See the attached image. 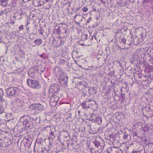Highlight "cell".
<instances>
[{
	"label": "cell",
	"mask_w": 153,
	"mask_h": 153,
	"mask_svg": "<svg viewBox=\"0 0 153 153\" xmlns=\"http://www.w3.org/2000/svg\"><path fill=\"white\" fill-rule=\"evenodd\" d=\"M3 112V109L1 106H0V114L2 113Z\"/></svg>",
	"instance_id": "cell-37"
},
{
	"label": "cell",
	"mask_w": 153,
	"mask_h": 153,
	"mask_svg": "<svg viewBox=\"0 0 153 153\" xmlns=\"http://www.w3.org/2000/svg\"><path fill=\"white\" fill-rule=\"evenodd\" d=\"M115 42L117 46L122 50L129 49L132 45L133 35L128 28H121L117 31L115 36Z\"/></svg>",
	"instance_id": "cell-6"
},
{
	"label": "cell",
	"mask_w": 153,
	"mask_h": 153,
	"mask_svg": "<svg viewBox=\"0 0 153 153\" xmlns=\"http://www.w3.org/2000/svg\"><path fill=\"white\" fill-rule=\"evenodd\" d=\"M18 88L16 87L10 88L7 90V94L9 96H13L19 92Z\"/></svg>",
	"instance_id": "cell-30"
},
{
	"label": "cell",
	"mask_w": 153,
	"mask_h": 153,
	"mask_svg": "<svg viewBox=\"0 0 153 153\" xmlns=\"http://www.w3.org/2000/svg\"><path fill=\"white\" fill-rule=\"evenodd\" d=\"M28 18L20 11H9L0 14V27H6L10 33H19L27 28Z\"/></svg>",
	"instance_id": "cell-1"
},
{
	"label": "cell",
	"mask_w": 153,
	"mask_h": 153,
	"mask_svg": "<svg viewBox=\"0 0 153 153\" xmlns=\"http://www.w3.org/2000/svg\"><path fill=\"white\" fill-rule=\"evenodd\" d=\"M87 121L94 123L98 125H101L102 123V118L99 115L96 114H94L89 120H87Z\"/></svg>",
	"instance_id": "cell-26"
},
{
	"label": "cell",
	"mask_w": 153,
	"mask_h": 153,
	"mask_svg": "<svg viewBox=\"0 0 153 153\" xmlns=\"http://www.w3.org/2000/svg\"><path fill=\"white\" fill-rule=\"evenodd\" d=\"M85 1L86 0H68L69 12H76L84 5Z\"/></svg>",
	"instance_id": "cell-18"
},
{
	"label": "cell",
	"mask_w": 153,
	"mask_h": 153,
	"mask_svg": "<svg viewBox=\"0 0 153 153\" xmlns=\"http://www.w3.org/2000/svg\"><path fill=\"white\" fill-rule=\"evenodd\" d=\"M146 31L144 27H140L137 28L133 36V44L135 45H137L141 43L146 38Z\"/></svg>",
	"instance_id": "cell-16"
},
{
	"label": "cell",
	"mask_w": 153,
	"mask_h": 153,
	"mask_svg": "<svg viewBox=\"0 0 153 153\" xmlns=\"http://www.w3.org/2000/svg\"><path fill=\"white\" fill-rule=\"evenodd\" d=\"M15 0H0V6L4 8H11Z\"/></svg>",
	"instance_id": "cell-27"
},
{
	"label": "cell",
	"mask_w": 153,
	"mask_h": 153,
	"mask_svg": "<svg viewBox=\"0 0 153 153\" xmlns=\"http://www.w3.org/2000/svg\"><path fill=\"white\" fill-rule=\"evenodd\" d=\"M123 72V68L120 63L115 61L112 62L105 71V75L110 84H113L120 79Z\"/></svg>",
	"instance_id": "cell-8"
},
{
	"label": "cell",
	"mask_w": 153,
	"mask_h": 153,
	"mask_svg": "<svg viewBox=\"0 0 153 153\" xmlns=\"http://www.w3.org/2000/svg\"><path fill=\"white\" fill-rule=\"evenodd\" d=\"M43 18V15L39 10H36L31 12L28 18L27 29L31 39H34L38 25Z\"/></svg>",
	"instance_id": "cell-10"
},
{
	"label": "cell",
	"mask_w": 153,
	"mask_h": 153,
	"mask_svg": "<svg viewBox=\"0 0 153 153\" xmlns=\"http://www.w3.org/2000/svg\"><path fill=\"white\" fill-rule=\"evenodd\" d=\"M56 130L51 126L43 129L39 132L34 146L36 153L48 152L51 147Z\"/></svg>",
	"instance_id": "cell-3"
},
{
	"label": "cell",
	"mask_w": 153,
	"mask_h": 153,
	"mask_svg": "<svg viewBox=\"0 0 153 153\" xmlns=\"http://www.w3.org/2000/svg\"><path fill=\"white\" fill-rule=\"evenodd\" d=\"M114 98L118 107H124L130 102V94L126 83L120 82L116 84L114 88Z\"/></svg>",
	"instance_id": "cell-5"
},
{
	"label": "cell",
	"mask_w": 153,
	"mask_h": 153,
	"mask_svg": "<svg viewBox=\"0 0 153 153\" xmlns=\"http://www.w3.org/2000/svg\"><path fill=\"white\" fill-rule=\"evenodd\" d=\"M27 84L30 87L32 88H38L40 86V83L37 80H33V79H28L27 80Z\"/></svg>",
	"instance_id": "cell-28"
},
{
	"label": "cell",
	"mask_w": 153,
	"mask_h": 153,
	"mask_svg": "<svg viewBox=\"0 0 153 153\" xmlns=\"http://www.w3.org/2000/svg\"><path fill=\"white\" fill-rule=\"evenodd\" d=\"M29 108L31 110H38V111H42L44 109L43 106L40 104H33L31 105H29Z\"/></svg>",
	"instance_id": "cell-32"
},
{
	"label": "cell",
	"mask_w": 153,
	"mask_h": 153,
	"mask_svg": "<svg viewBox=\"0 0 153 153\" xmlns=\"http://www.w3.org/2000/svg\"><path fill=\"white\" fill-rule=\"evenodd\" d=\"M131 137V132L129 129L124 128L118 131L115 141L113 145L114 146L120 148L124 143L128 142Z\"/></svg>",
	"instance_id": "cell-13"
},
{
	"label": "cell",
	"mask_w": 153,
	"mask_h": 153,
	"mask_svg": "<svg viewBox=\"0 0 153 153\" xmlns=\"http://www.w3.org/2000/svg\"><path fill=\"white\" fill-rule=\"evenodd\" d=\"M68 26L61 23L56 25L52 35V44L54 47H59L66 41L68 35Z\"/></svg>",
	"instance_id": "cell-9"
},
{
	"label": "cell",
	"mask_w": 153,
	"mask_h": 153,
	"mask_svg": "<svg viewBox=\"0 0 153 153\" xmlns=\"http://www.w3.org/2000/svg\"><path fill=\"white\" fill-rule=\"evenodd\" d=\"M54 73L61 86L62 88H66L68 85V76L66 73L59 67L55 68Z\"/></svg>",
	"instance_id": "cell-17"
},
{
	"label": "cell",
	"mask_w": 153,
	"mask_h": 153,
	"mask_svg": "<svg viewBox=\"0 0 153 153\" xmlns=\"http://www.w3.org/2000/svg\"><path fill=\"white\" fill-rule=\"evenodd\" d=\"M59 139L61 144L65 148H68L71 142V137L68 131H63L61 132L59 135Z\"/></svg>",
	"instance_id": "cell-21"
},
{
	"label": "cell",
	"mask_w": 153,
	"mask_h": 153,
	"mask_svg": "<svg viewBox=\"0 0 153 153\" xmlns=\"http://www.w3.org/2000/svg\"><path fill=\"white\" fill-rule=\"evenodd\" d=\"M1 36H0V42H1Z\"/></svg>",
	"instance_id": "cell-39"
},
{
	"label": "cell",
	"mask_w": 153,
	"mask_h": 153,
	"mask_svg": "<svg viewBox=\"0 0 153 153\" xmlns=\"http://www.w3.org/2000/svg\"><path fill=\"white\" fill-rule=\"evenodd\" d=\"M118 131L114 128H110L105 133V137L106 141L109 144L113 145L115 141Z\"/></svg>",
	"instance_id": "cell-20"
},
{
	"label": "cell",
	"mask_w": 153,
	"mask_h": 153,
	"mask_svg": "<svg viewBox=\"0 0 153 153\" xmlns=\"http://www.w3.org/2000/svg\"><path fill=\"white\" fill-rule=\"evenodd\" d=\"M134 77L139 82L152 80L153 78V53L152 49H147L146 53L135 64Z\"/></svg>",
	"instance_id": "cell-2"
},
{
	"label": "cell",
	"mask_w": 153,
	"mask_h": 153,
	"mask_svg": "<svg viewBox=\"0 0 153 153\" xmlns=\"http://www.w3.org/2000/svg\"><path fill=\"white\" fill-rule=\"evenodd\" d=\"M33 139V138L29 135H27L21 141L19 146L20 151L22 152H25L28 151Z\"/></svg>",
	"instance_id": "cell-22"
},
{
	"label": "cell",
	"mask_w": 153,
	"mask_h": 153,
	"mask_svg": "<svg viewBox=\"0 0 153 153\" xmlns=\"http://www.w3.org/2000/svg\"><path fill=\"white\" fill-rule=\"evenodd\" d=\"M52 0H33V4L36 7H41V6L47 5V8H48L47 4L51 7V1Z\"/></svg>",
	"instance_id": "cell-24"
},
{
	"label": "cell",
	"mask_w": 153,
	"mask_h": 153,
	"mask_svg": "<svg viewBox=\"0 0 153 153\" xmlns=\"http://www.w3.org/2000/svg\"><path fill=\"white\" fill-rule=\"evenodd\" d=\"M126 152L127 153H145L144 146L140 143L135 141L127 147Z\"/></svg>",
	"instance_id": "cell-19"
},
{
	"label": "cell",
	"mask_w": 153,
	"mask_h": 153,
	"mask_svg": "<svg viewBox=\"0 0 153 153\" xmlns=\"http://www.w3.org/2000/svg\"><path fill=\"white\" fill-rule=\"evenodd\" d=\"M145 153H152L153 152V143H147L144 146Z\"/></svg>",
	"instance_id": "cell-33"
},
{
	"label": "cell",
	"mask_w": 153,
	"mask_h": 153,
	"mask_svg": "<svg viewBox=\"0 0 153 153\" xmlns=\"http://www.w3.org/2000/svg\"><path fill=\"white\" fill-rule=\"evenodd\" d=\"M98 109V105L95 101L89 100L79 105L77 111L79 117L85 120H89Z\"/></svg>",
	"instance_id": "cell-7"
},
{
	"label": "cell",
	"mask_w": 153,
	"mask_h": 153,
	"mask_svg": "<svg viewBox=\"0 0 153 153\" xmlns=\"http://www.w3.org/2000/svg\"><path fill=\"white\" fill-rule=\"evenodd\" d=\"M35 43L36 45H40L42 43V40L41 39H36L35 41Z\"/></svg>",
	"instance_id": "cell-36"
},
{
	"label": "cell",
	"mask_w": 153,
	"mask_h": 153,
	"mask_svg": "<svg viewBox=\"0 0 153 153\" xmlns=\"http://www.w3.org/2000/svg\"><path fill=\"white\" fill-rule=\"evenodd\" d=\"M142 113L147 118H150L153 116V108L152 102L142 108Z\"/></svg>",
	"instance_id": "cell-23"
},
{
	"label": "cell",
	"mask_w": 153,
	"mask_h": 153,
	"mask_svg": "<svg viewBox=\"0 0 153 153\" xmlns=\"http://www.w3.org/2000/svg\"><path fill=\"white\" fill-rule=\"evenodd\" d=\"M105 146V143L104 140L98 136L92 138L88 145L89 150L93 153H99L102 152Z\"/></svg>",
	"instance_id": "cell-14"
},
{
	"label": "cell",
	"mask_w": 153,
	"mask_h": 153,
	"mask_svg": "<svg viewBox=\"0 0 153 153\" xmlns=\"http://www.w3.org/2000/svg\"><path fill=\"white\" fill-rule=\"evenodd\" d=\"M75 23L85 29L96 27L101 21L100 12L97 10H92L85 14H77L74 19Z\"/></svg>",
	"instance_id": "cell-4"
},
{
	"label": "cell",
	"mask_w": 153,
	"mask_h": 153,
	"mask_svg": "<svg viewBox=\"0 0 153 153\" xmlns=\"http://www.w3.org/2000/svg\"><path fill=\"white\" fill-rule=\"evenodd\" d=\"M59 100V97L57 95L54 94L51 97L50 100V105L52 107H55Z\"/></svg>",
	"instance_id": "cell-29"
},
{
	"label": "cell",
	"mask_w": 153,
	"mask_h": 153,
	"mask_svg": "<svg viewBox=\"0 0 153 153\" xmlns=\"http://www.w3.org/2000/svg\"><path fill=\"white\" fill-rule=\"evenodd\" d=\"M36 72H37V71L36 70V69L35 68V67H33L29 70V72H28V75L31 77L35 78Z\"/></svg>",
	"instance_id": "cell-34"
},
{
	"label": "cell",
	"mask_w": 153,
	"mask_h": 153,
	"mask_svg": "<svg viewBox=\"0 0 153 153\" xmlns=\"http://www.w3.org/2000/svg\"><path fill=\"white\" fill-rule=\"evenodd\" d=\"M32 124V120L29 116L27 115L23 116L20 118L14 128V134L16 136H19L22 133L27 130Z\"/></svg>",
	"instance_id": "cell-12"
},
{
	"label": "cell",
	"mask_w": 153,
	"mask_h": 153,
	"mask_svg": "<svg viewBox=\"0 0 153 153\" xmlns=\"http://www.w3.org/2000/svg\"><path fill=\"white\" fill-rule=\"evenodd\" d=\"M105 152V153H123L122 150L120 149L119 148L114 146L112 147L109 148H108Z\"/></svg>",
	"instance_id": "cell-31"
},
{
	"label": "cell",
	"mask_w": 153,
	"mask_h": 153,
	"mask_svg": "<svg viewBox=\"0 0 153 153\" xmlns=\"http://www.w3.org/2000/svg\"><path fill=\"white\" fill-rule=\"evenodd\" d=\"M4 95V93L2 89L0 88V101L2 102L3 101V97Z\"/></svg>",
	"instance_id": "cell-35"
},
{
	"label": "cell",
	"mask_w": 153,
	"mask_h": 153,
	"mask_svg": "<svg viewBox=\"0 0 153 153\" xmlns=\"http://www.w3.org/2000/svg\"><path fill=\"white\" fill-rule=\"evenodd\" d=\"M21 1L24 2H27V1H30L31 0H21Z\"/></svg>",
	"instance_id": "cell-38"
},
{
	"label": "cell",
	"mask_w": 153,
	"mask_h": 153,
	"mask_svg": "<svg viewBox=\"0 0 153 153\" xmlns=\"http://www.w3.org/2000/svg\"><path fill=\"white\" fill-rule=\"evenodd\" d=\"M60 90V87L57 84H53L50 87L49 90L48 95L50 97L52 96L53 95L56 94L57 92H59Z\"/></svg>",
	"instance_id": "cell-25"
},
{
	"label": "cell",
	"mask_w": 153,
	"mask_h": 153,
	"mask_svg": "<svg viewBox=\"0 0 153 153\" xmlns=\"http://www.w3.org/2000/svg\"><path fill=\"white\" fill-rule=\"evenodd\" d=\"M12 134L7 131H0V148L10 146L13 142Z\"/></svg>",
	"instance_id": "cell-15"
},
{
	"label": "cell",
	"mask_w": 153,
	"mask_h": 153,
	"mask_svg": "<svg viewBox=\"0 0 153 153\" xmlns=\"http://www.w3.org/2000/svg\"><path fill=\"white\" fill-rule=\"evenodd\" d=\"M153 126L152 124L140 122L136 123L132 127V132L134 136L143 138L147 137L148 135L152 134Z\"/></svg>",
	"instance_id": "cell-11"
}]
</instances>
